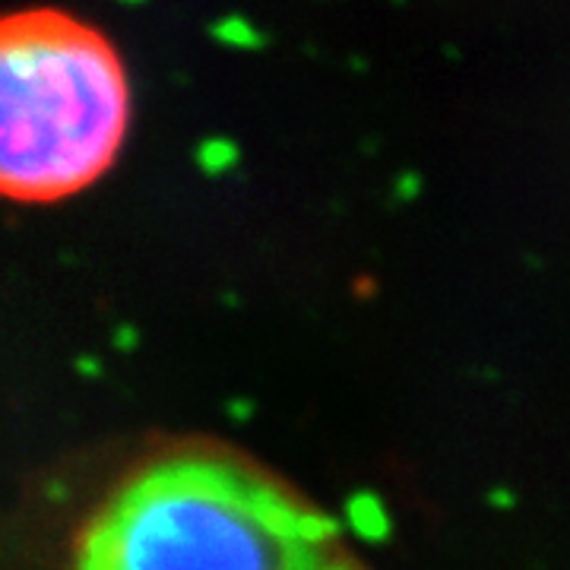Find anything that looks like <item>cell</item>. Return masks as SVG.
Masks as SVG:
<instances>
[{"instance_id":"obj_2","label":"cell","mask_w":570,"mask_h":570,"mask_svg":"<svg viewBox=\"0 0 570 570\" xmlns=\"http://www.w3.org/2000/svg\"><path fill=\"white\" fill-rule=\"evenodd\" d=\"M130 130L115 41L61 7L0 13V200L61 204L102 181Z\"/></svg>"},{"instance_id":"obj_1","label":"cell","mask_w":570,"mask_h":570,"mask_svg":"<svg viewBox=\"0 0 570 570\" xmlns=\"http://www.w3.org/2000/svg\"><path fill=\"white\" fill-rule=\"evenodd\" d=\"M70 570H367L343 530L264 469L184 450L127 475Z\"/></svg>"}]
</instances>
